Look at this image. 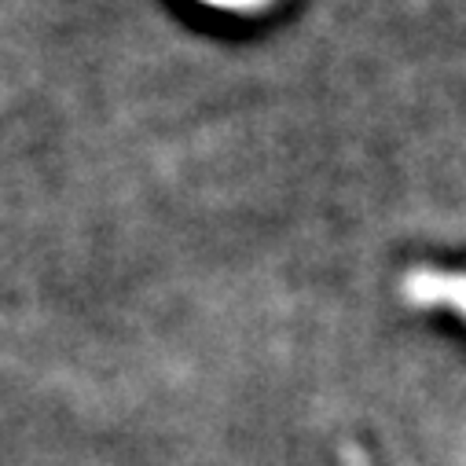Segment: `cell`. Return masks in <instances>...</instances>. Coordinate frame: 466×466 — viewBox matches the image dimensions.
Listing matches in <instances>:
<instances>
[{"mask_svg": "<svg viewBox=\"0 0 466 466\" xmlns=\"http://www.w3.org/2000/svg\"><path fill=\"white\" fill-rule=\"evenodd\" d=\"M411 294L419 301H444L466 312V279H451V276H419L411 279Z\"/></svg>", "mask_w": 466, "mask_h": 466, "instance_id": "cell-1", "label": "cell"}, {"mask_svg": "<svg viewBox=\"0 0 466 466\" xmlns=\"http://www.w3.org/2000/svg\"><path fill=\"white\" fill-rule=\"evenodd\" d=\"M209 5H220V8H236V12H250V8H261L265 0H209Z\"/></svg>", "mask_w": 466, "mask_h": 466, "instance_id": "cell-2", "label": "cell"}]
</instances>
